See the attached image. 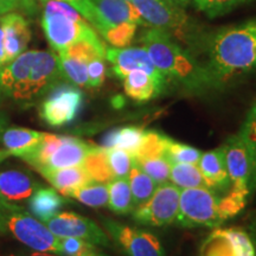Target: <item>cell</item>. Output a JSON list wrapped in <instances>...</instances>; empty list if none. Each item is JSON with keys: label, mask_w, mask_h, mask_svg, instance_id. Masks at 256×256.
Listing matches in <instances>:
<instances>
[{"label": "cell", "mask_w": 256, "mask_h": 256, "mask_svg": "<svg viewBox=\"0 0 256 256\" xmlns=\"http://www.w3.org/2000/svg\"><path fill=\"white\" fill-rule=\"evenodd\" d=\"M203 66L214 88L256 70V19L204 37Z\"/></svg>", "instance_id": "1"}, {"label": "cell", "mask_w": 256, "mask_h": 256, "mask_svg": "<svg viewBox=\"0 0 256 256\" xmlns=\"http://www.w3.org/2000/svg\"><path fill=\"white\" fill-rule=\"evenodd\" d=\"M62 78L57 55L51 51H24L0 69L2 94L24 104L46 95Z\"/></svg>", "instance_id": "2"}, {"label": "cell", "mask_w": 256, "mask_h": 256, "mask_svg": "<svg viewBox=\"0 0 256 256\" xmlns=\"http://www.w3.org/2000/svg\"><path fill=\"white\" fill-rule=\"evenodd\" d=\"M139 40L168 81H174L194 94L214 88L203 63L166 32L147 26Z\"/></svg>", "instance_id": "3"}, {"label": "cell", "mask_w": 256, "mask_h": 256, "mask_svg": "<svg viewBox=\"0 0 256 256\" xmlns=\"http://www.w3.org/2000/svg\"><path fill=\"white\" fill-rule=\"evenodd\" d=\"M146 26L158 28L171 36L179 44L188 46V51L202 44L200 28L186 14L183 8L164 0H130Z\"/></svg>", "instance_id": "4"}, {"label": "cell", "mask_w": 256, "mask_h": 256, "mask_svg": "<svg viewBox=\"0 0 256 256\" xmlns=\"http://www.w3.org/2000/svg\"><path fill=\"white\" fill-rule=\"evenodd\" d=\"M42 28L56 52L78 40H98L94 28L72 6L60 0H42Z\"/></svg>", "instance_id": "5"}, {"label": "cell", "mask_w": 256, "mask_h": 256, "mask_svg": "<svg viewBox=\"0 0 256 256\" xmlns=\"http://www.w3.org/2000/svg\"><path fill=\"white\" fill-rule=\"evenodd\" d=\"M0 234H8L28 248L60 256V238L24 208L0 198Z\"/></svg>", "instance_id": "6"}, {"label": "cell", "mask_w": 256, "mask_h": 256, "mask_svg": "<svg viewBox=\"0 0 256 256\" xmlns=\"http://www.w3.org/2000/svg\"><path fill=\"white\" fill-rule=\"evenodd\" d=\"M220 194L211 188H183L179 196L176 223L183 228H217L223 223L218 211Z\"/></svg>", "instance_id": "7"}, {"label": "cell", "mask_w": 256, "mask_h": 256, "mask_svg": "<svg viewBox=\"0 0 256 256\" xmlns=\"http://www.w3.org/2000/svg\"><path fill=\"white\" fill-rule=\"evenodd\" d=\"M82 106L83 94L78 86L60 82L42 102L40 118L51 127L66 126L78 116Z\"/></svg>", "instance_id": "8"}, {"label": "cell", "mask_w": 256, "mask_h": 256, "mask_svg": "<svg viewBox=\"0 0 256 256\" xmlns=\"http://www.w3.org/2000/svg\"><path fill=\"white\" fill-rule=\"evenodd\" d=\"M180 188L172 183L159 184L151 198L136 206L133 220L148 226H165L174 224L177 218Z\"/></svg>", "instance_id": "9"}, {"label": "cell", "mask_w": 256, "mask_h": 256, "mask_svg": "<svg viewBox=\"0 0 256 256\" xmlns=\"http://www.w3.org/2000/svg\"><path fill=\"white\" fill-rule=\"evenodd\" d=\"M102 224L116 247L127 256H166L159 238L152 232L102 218Z\"/></svg>", "instance_id": "10"}, {"label": "cell", "mask_w": 256, "mask_h": 256, "mask_svg": "<svg viewBox=\"0 0 256 256\" xmlns=\"http://www.w3.org/2000/svg\"><path fill=\"white\" fill-rule=\"evenodd\" d=\"M46 226L60 238H80L104 248L113 247L110 238L95 222L75 212H58Z\"/></svg>", "instance_id": "11"}, {"label": "cell", "mask_w": 256, "mask_h": 256, "mask_svg": "<svg viewBox=\"0 0 256 256\" xmlns=\"http://www.w3.org/2000/svg\"><path fill=\"white\" fill-rule=\"evenodd\" d=\"M200 256H256V248L243 229H215L202 243Z\"/></svg>", "instance_id": "12"}, {"label": "cell", "mask_w": 256, "mask_h": 256, "mask_svg": "<svg viewBox=\"0 0 256 256\" xmlns=\"http://www.w3.org/2000/svg\"><path fill=\"white\" fill-rule=\"evenodd\" d=\"M106 58L110 60L112 69L120 80H122L128 72L142 70L152 76L162 88H168V80L152 62L145 48H108L106 51Z\"/></svg>", "instance_id": "13"}, {"label": "cell", "mask_w": 256, "mask_h": 256, "mask_svg": "<svg viewBox=\"0 0 256 256\" xmlns=\"http://www.w3.org/2000/svg\"><path fill=\"white\" fill-rule=\"evenodd\" d=\"M223 148L226 171L232 185L230 188L247 194L250 198L252 164L247 147L238 134H235L226 140Z\"/></svg>", "instance_id": "14"}, {"label": "cell", "mask_w": 256, "mask_h": 256, "mask_svg": "<svg viewBox=\"0 0 256 256\" xmlns=\"http://www.w3.org/2000/svg\"><path fill=\"white\" fill-rule=\"evenodd\" d=\"M2 24L4 30L5 60L8 64L26 50L31 40V30L26 19L16 12L2 16Z\"/></svg>", "instance_id": "15"}, {"label": "cell", "mask_w": 256, "mask_h": 256, "mask_svg": "<svg viewBox=\"0 0 256 256\" xmlns=\"http://www.w3.org/2000/svg\"><path fill=\"white\" fill-rule=\"evenodd\" d=\"M197 165L208 188L217 194L220 192L223 194L229 191L232 185H230L228 171H226L223 145L212 151L202 153Z\"/></svg>", "instance_id": "16"}, {"label": "cell", "mask_w": 256, "mask_h": 256, "mask_svg": "<svg viewBox=\"0 0 256 256\" xmlns=\"http://www.w3.org/2000/svg\"><path fill=\"white\" fill-rule=\"evenodd\" d=\"M92 146L78 138L62 136L60 146L50 156L46 166L40 172L44 170H57L81 165Z\"/></svg>", "instance_id": "17"}, {"label": "cell", "mask_w": 256, "mask_h": 256, "mask_svg": "<svg viewBox=\"0 0 256 256\" xmlns=\"http://www.w3.org/2000/svg\"><path fill=\"white\" fill-rule=\"evenodd\" d=\"M38 185L34 178L19 170H6L0 172V198L4 200L22 202L28 200Z\"/></svg>", "instance_id": "18"}, {"label": "cell", "mask_w": 256, "mask_h": 256, "mask_svg": "<svg viewBox=\"0 0 256 256\" xmlns=\"http://www.w3.org/2000/svg\"><path fill=\"white\" fill-rule=\"evenodd\" d=\"M44 134L46 133L28 128L10 127L2 132L0 139L4 145V151L8 156H14L24 159L36 150Z\"/></svg>", "instance_id": "19"}, {"label": "cell", "mask_w": 256, "mask_h": 256, "mask_svg": "<svg viewBox=\"0 0 256 256\" xmlns=\"http://www.w3.org/2000/svg\"><path fill=\"white\" fill-rule=\"evenodd\" d=\"M121 81L124 82V92L128 98L139 102L152 100L165 92L152 76L142 70L128 72Z\"/></svg>", "instance_id": "20"}, {"label": "cell", "mask_w": 256, "mask_h": 256, "mask_svg": "<svg viewBox=\"0 0 256 256\" xmlns=\"http://www.w3.org/2000/svg\"><path fill=\"white\" fill-rule=\"evenodd\" d=\"M40 174L64 196H68L75 188L92 182L82 164L72 168L44 170Z\"/></svg>", "instance_id": "21"}, {"label": "cell", "mask_w": 256, "mask_h": 256, "mask_svg": "<svg viewBox=\"0 0 256 256\" xmlns=\"http://www.w3.org/2000/svg\"><path fill=\"white\" fill-rule=\"evenodd\" d=\"M92 2L110 25L130 22L146 26L142 16L128 0H92Z\"/></svg>", "instance_id": "22"}, {"label": "cell", "mask_w": 256, "mask_h": 256, "mask_svg": "<svg viewBox=\"0 0 256 256\" xmlns=\"http://www.w3.org/2000/svg\"><path fill=\"white\" fill-rule=\"evenodd\" d=\"M28 200V210L31 215L44 224L60 212L66 202L56 190L50 188H38Z\"/></svg>", "instance_id": "23"}, {"label": "cell", "mask_w": 256, "mask_h": 256, "mask_svg": "<svg viewBox=\"0 0 256 256\" xmlns=\"http://www.w3.org/2000/svg\"><path fill=\"white\" fill-rule=\"evenodd\" d=\"M82 166L92 182L108 184L114 179L113 171L108 162L107 150L102 146H92L83 159Z\"/></svg>", "instance_id": "24"}, {"label": "cell", "mask_w": 256, "mask_h": 256, "mask_svg": "<svg viewBox=\"0 0 256 256\" xmlns=\"http://www.w3.org/2000/svg\"><path fill=\"white\" fill-rule=\"evenodd\" d=\"M168 140L170 136L159 130H145L142 144L132 154L134 162H142L150 159L164 158Z\"/></svg>", "instance_id": "25"}, {"label": "cell", "mask_w": 256, "mask_h": 256, "mask_svg": "<svg viewBox=\"0 0 256 256\" xmlns=\"http://www.w3.org/2000/svg\"><path fill=\"white\" fill-rule=\"evenodd\" d=\"M128 183L132 192L134 209L148 200L158 188V183H156L148 174H145L136 162H133L128 176Z\"/></svg>", "instance_id": "26"}, {"label": "cell", "mask_w": 256, "mask_h": 256, "mask_svg": "<svg viewBox=\"0 0 256 256\" xmlns=\"http://www.w3.org/2000/svg\"><path fill=\"white\" fill-rule=\"evenodd\" d=\"M240 138L247 147L252 164L250 174V197L256 191V98L252 102L246 120L238 132Z\"/></svg>", "instance_id": "27"}, {"label": "cell", "mask_w": 256, "mask_h": 256, "mask_svg": "<svg viewBox=\"0 0 256 256\" xmlns=\"http://www.w3.org/2000/svg\"><path fill=\"white\" fill-rule=\"evenodd\" d=\"M108 206L116 215H127L134 210L132 192L128 178H114L108 183Z\"/></svg>", "instance_id": "28"}, {"label": "cell", "mask_w": 256, "mask_h": 256, "mask_svg": "<svg viewBox=\"0 0 256 256\" xmlns=\"http://www.w3.org/2000/svg\"><path fill=\"white\" fill-rule=\"evenodd\" d=\"M74 200H78L82 204L92 208L106 206L110 200V191L108 184L98 183V182H89L88 184L82 185L68 194Z\"/></svg>", "instance_id": "29"}, {"label": "cell", "mask_w": 256, "mask_h": 256, "mask_svg": "<svg viewBox=\"0 0 256 256\" xmlns=\"http://www.w3.org/2000/svg\"><path fill=\"white\" fill-rule=\"evenodd\" d=\"M106 51L107 48L98 38V40H78L60 52L88 64L96 58L106 60Z\"/></svg>", "instance_id": "30"}, {"label": "cell", "mask_w": 256, "mask_h": 256, "mask_svg": "<svg viewBox=\"0 0 256 256\" xmlns=\"http://www.w3.org/2000/svg\"><path fill=\"white\" fill-rule=\"evenodd\" d=\"M170 180L179 188L206 186L200 168L194 164H171Z\"/></svg>", "instance_id": "31"}, {"label": "cell", "mask_w": 256, "mask_h": 256, "mask_svg": "<svg viewBox=\"0 0 256 256\" xmlns=\"http://www.w3.org/2000/svg\"><path fill=\"white\" fill-rule=\"evenodd\" d=\"M56 55L63 78L68 80L72 84L78 87H89L87 63L64 55L62 52H57Z\"/></svg>", "instance_id": "32"}, {"label": "cell", "mask_w": 256, "mask_h": 256, "mask_svg": "<svg viewBox=\"0 0 256 256\" xmlns=\"http://www.w3.org/2000/svg\"><path fill=\"white\" fill-rule=\"evenodd\" d=\"M202 156V152L194 147L182 144L170 138L166 146L165 158L170 164H194L197 165Z\"/></svg>", "instance_id": "33"}, {"label": "cell", "mask_w": 256, "mask_h": 256, "mask_svg": "<svg viewBox=\"0 0 256 256\" xmlns=\"http://www.w3.org/2000/svg\"><path fill=\"white\" fill-rule=\"evenodd\" d=\"M138 28V24L126 22V23H120L110 25L102 32L101 36L104 38L108 43L113 48H127L132 43L136 36Z\"/></svg>", "instance_id": "34"}, {"label": "cell", "mask_w": 256, "mask_h": 256, "mask_svg": "<svg viewBox=\"0 0 256 256\" xmlns=\"http://www.w3.org/2000/svg\"><path fill=\"white\" fill-rule=\"evenodd\" d=\"M248 200L249 197L247 194L234 191L232 188H229L228 192L220 196L218 200V211L223 222L238 215L244 209V206H247Z\"/></svg>", "instance_id": "35"}, {"label": "cell", "mask_w": 256, "mask_h": 256, "mask_svg": "<svg viewBox=\"0 0 256 256\" xmlns=\"http://www.w3.org/2000/svg\"><path fill=\"white\" fill-rule=\"evenodd\" d=\"M60 2H64L70 6H72L88 23H90L92 28L100 32V34L106 28L110 26L104 20V18L102 17L98 10L96 8L92 0H60Z\"/></svg>", "instance_id": "36"}, {"label": "cell", "mask_w": 256, "mask_h": 256, "mask_svg": "<svg viewBox=\"0 0 256 256\" xmlns=\"http://www.w3.org/2000/svg\"><path fill=\"white\" fill-rule=\"evenodd\" d=\"M60 256H110L98 246L80 238H60Z\"/></svg>", "instance_id": "37"}, {"label": "cell", "mask_w": 256, "mask_h": 256, "mask_svg": "<svg viewBox=\"0 0 256 256\" xmlns=\"http://www.w3.org/2000/svg\"><path fill=\"white\" fill-rule=\"evenodd\" d=\"M196 8L204 12L208 17L215 18L232 11L238 6L250 2L252 0H194Z\"/></svg>", "instance_id": "38"}, {"label": "cell", "mask_w": 256, "mask_h": 256, "mask_svg": "<svg viewBox=\"0 0 256 256\" xmlns=\"http://www.w3.org/2000/svg\"><path fill=\"white\" fill-rule=\"evenodd\" d=\"M144 132L142 128L136 126H124L116 128V142L115 148H121L133 154L142 142Z\"/></svg>", "instance_id": "39"}, {"label": "cell", "mask_w": 256, "mask_h": 256, "mask_svg": "<svg viewBox=\"0 0 256 256\" xmlns=\"http://www.w3.org/2000/svg\"><path fill=\"white\" fill-rule=\"evenodd\" d=\"M108 162L113 171L114 178H128L133 165V156L121 148L107 150Z\"/></svg>", "instance_id": "40"}, {"label": "cell", "mask_w": 256, "mask_h": 256, "mask_svg": "<svg viewBox=\"0 0 256 256\" xmlns=\"http://www.w3.org/2000/svg\"><path fill=\"white\" fill-rule=\"evenodd\" d=\"M140 166L145 174L151 177L156 183L164 184L170 182V171H171V164L168 159L165 158H156L150 159L145 162H136Z\"/></svg>", "instance_id": "41"}, {"label": "cell", "mask_w": 256, "mask_h": 256, "mask_svg": "<svg viewBox=\"0 0 256 256\" xmlns=\"http://www.w3.org/2000/svg\"><path fill=\"white\" fill-rule=\"evenodd\" d=\"M88 83L90 88H98L106 78V64L104 58H96L87 64Z\"/></svg>", "instance_id": "42"}, {"label": "cell", "mask_w": 256, "mask_h": 256, "mask_svg": "<svg viewBox=\"0 0 256 256\" xmlns=\"http://www.w3.org/2000/svg\"><path fill=\"white\" fill-rule=\"evenodd\" d=\"M16 8H19L17 0H0V16L8 14Z\"/></svg>", "instance_id": "43"}, {"label": "cell", "mask_w": 256, "mask_h": 256, "mask_svg": "<svg viewBox=\"0 0 256 256\" xmlns=\"http://www.w3.org/2000/svg\"><path fill=\"white\" fill-rule=\"evenodd\" d=\"M6 64L5 49H4V30H2V16H0V69Z\"/></svg>", "instance_id": "44"}, {"label": "cell", "mask_w": 256, "mask_h": 256, "mask_svg": "<svg viewBox=\"0 0 256 256\" xmlns=\"http://www.w3.org/2000/svg\"><path fill=\"white\" fill-rule=\"evenodd\" d=\"M2 88H0V136H2V134L4 130H6V126H8V116H6L4 112L2 110Z\"/></svg>", "instance_id": "45"}, {"label": "cell", "mask_w": 256, "mask_h": 256, "mask_svg": "<svg viewBox=\"0 0 256 256\" xmlns=\"http://www.w3.org/2000/svg\"><path fill=\"white\" fill-rule=\"evenodd\" d=\"M18 256H60L57 254H52V252H24Z\"/></svg>", "instance_id": "46"}, {"label": "cell", "mask_w": 256, "mask_h": 256, "mask_svg": "<svg viewBox=\"0 0 256 256\" xmlns=\"http://www.w3.org/2000/svg\"><path fill=\"white\" fill-rule=\"evenodd\" d=\"M171 2H172V4L178 5V6H180V8H183V6L188 5V2H191V0H171Z\"/></svg>", "instance_id": "47"}, {"label": "cell", "mask_w": 256, "mask_h": 256, "mask_svg": "<svg viewBox=\"0 0 256 256\" xmlns=\"http://www.w3.org/2000/svg\"><path fill=\"white\" fill-rule=\"evenodd\" d=\"M252 242H254L255 248H256V224L255 226H252Z\"/></svg>", "instance_id": "48"}, {"label": "cell", "mask_w": 256, "mask_h": 256, "mask_svg": "<svg viewBox=\"0 0 256 256\" xmlns=\"http://www.w3.org/2000/svg\"><path fill=\"white\" fill-rule=\"evenodd\" d=\"M8 153H6L4 150H0V162H2L4 159L8 158Z\"/></svg>", "instance_id": "49"}, {"label": "cell", "mask_w": 256, "mask_h": 256, "mask_svg": "<svg viewBox=\"0 0 256 256\" xmlns=\"http://www.w3.org/2000/svg\"><path fill=\"white\" fill-rule=\"evenodd\" d=\"M164 2H171V4H172V2H171V0H164Z\"/></svg>", "instance_id": "50"}, {"label": "cell", "mask_w": 256, "mask_h": 256, "mask_svg": "<svg viewBox=\"0 0 256 256\" xmlns=\"http://www.w3.org/2000/svg\"><path fill=\"white\" fill-rule=\"evenodd\" d=\"M40 2H42V0H40Z\"/></svg>", "instance_id": "51"}]
</instances>
